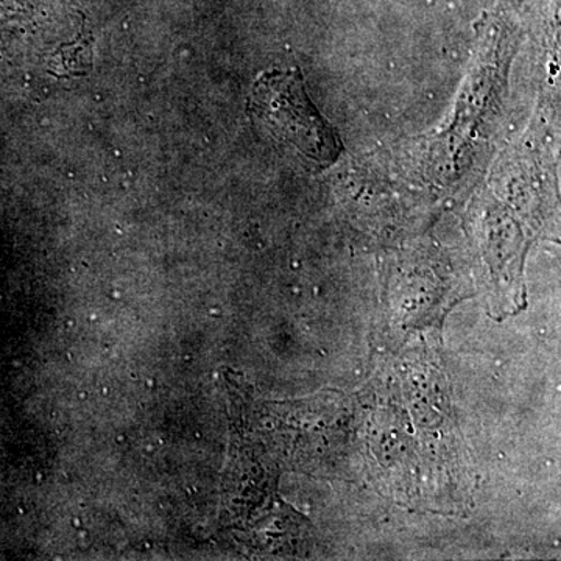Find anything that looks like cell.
<instances>
[{
  "label": "cell",
  "instance_id": "6da1fadb",
  "mask_svg": "<svg viewBox=\"0 0 561 561\" xmlns=\"http://www.w3.org/2000/svg\"><path fill=\"white\" fill-rule=\"evenodd\" d=\"M251 105L276 138L290 144L308 160L327 168L341 157V140L309 101L297 73L265 76L254 87Z\"/></svg>",
  "mask_w": 561,
  "mask_h": 561
}]
</instances>
